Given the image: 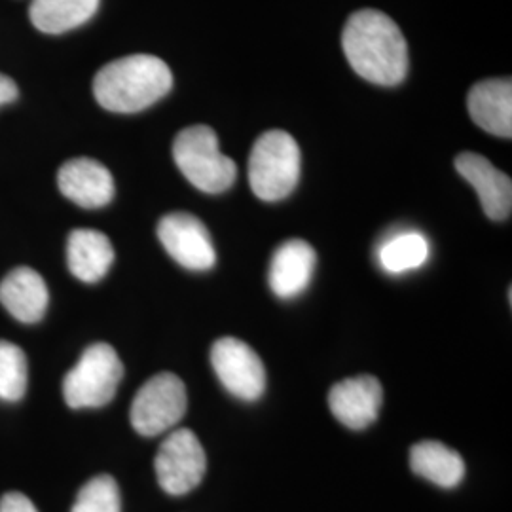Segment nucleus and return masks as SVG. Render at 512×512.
<instances>
[{"mask_svg": "<svg viewBox=\"0 0 512 512\" xmlns=\"http://www.w3.org/2000/svg\"><path fill=\"white\" fill-rule=\"evenodd\" d=\"M173 158L184 177L205 194H222L236 183L238 167L220 152L217 133L207 126H192L177 135Z\"/></svg>", "mask_w": 512, "mask_h": 512, "instance_id": "4", "label": "nucleus"}, {"mask_svg": "<svg viewBox=\"0 0 512 512\" xmlns=\"http://www.w3.org/2000/svg\"><path fill=\"white\" fill-rule=\"evenodd\" d=\"M154 469L165 494L184 495L202 484L207 458L200 439L190 429H175L162 442Z\"/></svg>", "mask_w": 512, "mask_h": 512, "instance_id": "7", "label": "nucleus"}, {"mask_svg": "<svg viewBox=\"0 0 512 512\" xmlns=\"http://www.w3.org/2000/svg\"><path fill=\"white\" fill-rule=\"evenodd\" d=\"M410 467L416 475L446 490L459 486L465 476L463 458L439 440H421L412 446Z\"/></svg>", "mask_w": 512, "mask_h": 512, "instance_id": "17", "label": "nucleus"}, {"mask_svg": "<svg viewBox=\"0 0 512 512\" xmlns=\"http://www.w3.org/2000/svg\"><path fill=\"white\" fill-rule=\"evenodd\" d=\"M50 294L33 268H16L0 283V304L21 323H38L48 310Z\"/></svg>", "mask_w": 512, "mask_h": 512, "instance_id": "15", "label": "nucleus"}, {"mask_svg": "<svg viewBox=\"0 0 512 512\" xmlns=\"http://www.w3.org/2000/svg\"><path fill=\"white\" fill-rule=\"evenodd\" d=\"M71 512H122V497L116 480L99 475L86 482L76 495Z\"/></svg>", "mask_w": 512, "mask_h": 512, "instance_id": "21", "label": "nucleus"}, {"mask_svg": "<svg viewBox=\"0 0 512 512\" xmlns=\"http://www.w3.org/2000/svg\"><path fill=\"white\" fill-rule=\"evenodd\" d=\"M186 406L183 380L171 372H162L137 391L129 418L139 435L156 437L183 420Z\"/></svg>", "mask_w": 512, "mask_h": 512, "instance_id": "6", "label": "nucleus"}, {"mask_svg": "<svg viewBox=\"0 0 512 512\" xmlns=\"http://www.w3.org/2000/svg\"><path fill=\"white\" fill-rule=\"evenodd\" d=\"M57 186L65 198L84 209L105 207L114 198V179L109 169L92 158H74L61 165Z\"/></svg>", "mask_w": 512, "mask_h": 512, "instance_id": "12", "label": "nucleus"}, {"mask_svg": "<svg viewBox=\"0 0 512 512\" xmlns=\"http://www.w3.org/2000/svg\"><path fill=\"white\" fill-rule=\"evenodd\" d=\"M384 404V389L374 376H357L330 389L329 406L334 418L349 429H366L378 420Z\"/></svg>", "mask_w": 512, "mask_h": 512, "instance_id": "10", "label": "nucleus"}, {"mask_svg": "<svg viewBox=\"0 0 512 512\" xmlns=\"http://www.w3.org/2000/svg\"><path fill=\"white\" fill-rule=\"evenodd\" d=\"M97 8L99 0H33L29 18L38 31L61 35L90 21Z\"/></svg>", "mask_w": 512, "mask_h": 512, "instance_id": "18", "label": "nucleus"}, {"mask_svg": "<svg viewBox=\"0 0 512 512\" xmlns=\"http://www.w3.org/2000/svg\"><path fill=\"white\" fill-rule=\"evenodd\" d=\"M456 169L478 192L482 209L490 219L507 220L511 217L512 183L509 175L475 152L459 154Z\"/></svg>", "mask_w": 512, "mask_h": 512, "instance_id": "11", "label": "nucleus"}, {"mask_svg": "<svg viewBox=\"0 0 512 512\" xmlns=\"http://www.w3.org/2000/svg\"><path fill=\"white\" fill-rule=\"evenodd\" d=\"M302 156L298 143L287 131H266L258 137L249 158V183L256 198L279 202L300 181Z\"/></svg>", "mask_w": 512, "mask_h": 512, "instance_id": "3", "label": "nucleus"}, {"mask_svg": "<svg viewBox=\"0 0 512 512\" xmlns=\"http://www.w3.org/2000/svg\"><path fill=\"white\" fill-rule=\"evenodd\" d=\"M114 262L110 239L97 230L78 228L67 241V264L71 274L84 283L101 281Z\"/></svg>", "mask_w": 512, "mask_h": 512, "instance_id": "16", "label": "nucleus"}, {"mask_svg": "<svg viewBox=\"0 0 512 512\" xmlns=\"http://www.w3.org/2000/svg\"><path fill=\"white\" fill-rule=\"evenodd\" d=\"M0 512H38L29 497L19 492H10L0 499Z\"/></svg>", "mask_w": 512, "mask_h": 512, "instance_id": "22", "label": "nucleus"}, {"mask_svg": "<svg viewBox=\"0 0 512 512\" xmlns=\"http://www.w3.org/2000/svg\"><path fill=\"white\" fill-rule=\"evenodd\" d=\"M342 46L353 71L372 84L397 86L408 74L406 38L384 12H355L344 27Z\"/></svg>", "mask_w": 512, "mask_h": 512, "instance_id": "1", "label": "nucleus"}, {"mask_svg": "<svg viewBox=\"0 0 512 512\" xmlns=\"http://www.w3.org/2000/svg\"><path fill=\"white\" fill-rule=\"evenodd\" d=\"M378 258L387 274L401 275L418 270L429 258V241L418 232L397 234L380 247Z\"/></svg>", "mask_w": 512, "mask_h": 512, "instance_id": "19", "label": "nucleus"}, {"mask_svg": "<svg viewBox=\"0 0 512 512\" xmlns=\"http://www.w3.org/2000/svg\"><path fill=\"white\" fill-rule=\"evenodd\" d=\"M173 86V74L156 55H128L105 65L93 80V95L103 109L131 114L154 105Z\"/></svg>", "mask_w": 512, "mask_h": 512, "instance_id": "2", "label": "nucleus"}, {"mask_svg": "<svg viewBox=\"0 0 512 512\" xmlns=\"http://www.w3.org/2000/svg\"><path fill=\"white\" fill-rule=\"evenodd\" d=\"M467 107L476 126L497 137L511 139V78H492L478 82L469 92Z\"/></svg>", "mask_w": 512, "mask_h": 512, "instance_id": "14", "label": "nucleus"}, {"mask_svg": "<svg viewBox=\"0 0 512 512\" xmlns=\"http://www.w3.org/2000/svg\"><path fill=\"white\" fill-rule=\"evenodd\" d=\"M211 363L224 385L241 401H256L266 389V370L255 349L234 336L220 338L211 351Z\"/></svg>", "mask_w": 512, "mask_h": 512, "instance_id": "8", "label": "nucleus"}, {"mask_svg": "<svg viewBox=\"0 0 512 512\" xmlns=\"http://www.w3.org/2000/svg\"><path fill=\"white\" fill-rule=\"evenodd\" d=\"M124 378V365L109 344H93L63 380L65 403L74 410L109 404Z\"/></svg>", "mask_w": 512, "mask_h": 512, "instance_id": "5", "label": "nucleus"}, {"mask_svg": "<svg viewBox=\"0 0 512 512\" xmlns=\"http://www.w3.org/2000/svg\"><path fill=\"white\" fill-rule=\"evenodd\" d=\"M29 382L27 357L23 349L0 340V399L8 403H16L23 399Z\"/></svg>", "mask_w": 512, "mask_h": 512, "instance_id": "20", "label": "nucleus"}, {"mask_svg": "<svg viewBox=\"0 0 512 512\" xmlns=\"http://www.w3.org/2000/svg\"><path fill=\"white\" fill-rule=\"evenodd\" d=\"M317 255L310 243L289 239L277 247L270 264V287L283 300L296 298L310 287Z\"/></svg>", "mask_w": 512, "mask_h": 512, "instance_id": "13", "label": "nucleus"}, {"mask_svg": "<svg viewBox=\"0 0 512 512\" xmlns=\"http://www.w3.org/2000/svg\"><path fill=\"white\" fill-rule=\"evenodd\" d=\"M158 238L169 256L190 272H207L217 253L209 230L190 213H169L158 224Z\"/></svg>", "mask_w": 512, "mask_h": 512, "instance_id": "9", "label": "nucleus"}, {"mask_svg": "<svg viewBox=\"0 0 512 512\" xmlns=\"http://www.w3.org/2000/svg\"><path fill=\"white\" fill-rule=\"evenodd\" d=\"M14 99H18V84L10 76L0 73V105L12 103Z\"/></svg>", "mask_w": 512, "mask_h": 512, "instance_id": "23", "label": "nucleus"}]
</instances>
